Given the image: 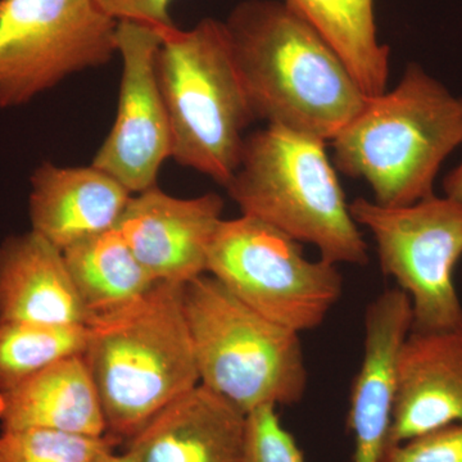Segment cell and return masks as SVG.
<instances>
[{
  "label": "cell",
  "mask_w": 462,
  "mask_h": 462,
  "mask_svg": "<svg viewBox=\"0 0 462 462\" xmlns=\"http://www.w3.org/2000/svg\"><path fill=\"white\" fill-rule=\"evenodd\" d=\"M225 26L256 120L330 143L369 100L336 50L285 0H245Z\"/></svg>",
  "instance_id": "1"
},
{
  "label": "cell",
  "mask_w": 462,
  "mask_h": 462,
  "mask_svg": "<svg viewBox=\"0 0 462 462\" xmlns=\"http://www.w3.org/2000/svg\"><path fill=\"white\" fill-rule=\"evenodd\" d=\"M330 143L336 169L364 179L374 202L412 205L436 194L440 167L462 145V97L409 63Z\"/></svg>",
  "instance_id": "2"
},
{
  "label": "cell",
  "mask_w": 462,
  "mask_h": 462,
  "mask_svg": "<svg viewBox=\"0 0 462 462\" xmlns=\"http://www.w3.org/2000/svg\"><path fill=\"white\" fill-rule=\"evenodd\" d=\"M84 357L96 382L107 434L129 442L157 413L199 385L181 285L94 316Z\"/></svg>",
  "instance_id": "3"
},
{
  "label": "cell",
  "mask_w": 462,
  "mask_h": 462,
  "mask_svg": "<svg viewBox=\"0 0 462 462\" xmlns=\"http://www.w3.org/2000/svg\"><path fill=\"white\" fill-rule=\"evenodd\" d=\"M328 142L281 125L245 138L239 165L226 185L242 215L272 225L320 258L366 264L367 243L354 220L327 151Z\"/></svg>",
  "instance_id": "4"
},
{
  "label": "cell",
  "mask_w": 462,
  "mask_h": 462,
  "mask_svg": "<svg viewBox=\"0 0 462 462\" xmlns=\"http://www.w3.org/2000/svg\"><path fill=\"white\" fill-rule=\"evenodd\" d=\"M158 85L171 129V158L226 187L256 120L223 21L158 30Z\"/></svg>",
  "instance_id": "5"
},
{
  "label": "cell",
  "mask_w": 462,
  "mask_h": 462,
  "mask_svg": "<svg viewBox=\"0 0 462 462\" xmlns=\"http://www.w3.org/2000/svg\"><path fill=\"white\" fill-rule=\"evenodd\" d=\"M182 306L199 384L245 415L302 400L309 373L300 334L258 314L209 273L182 285Z\"/></svg>",
  "instance_id": "6"
},
{
  "label": "cell",
  "mask_w": 462,
  "mask_h": 462,
  "mask_svg": "<svg viewBox=\"0 0 462 462\" xmlns=\"http://www.w3.org/2000/svg\"><path fill=\"white\" fill-rule=\"evenodd\" d=\"M207 273L258 314L298 334L320 327L343 291L337 264L309 260L302 243L245 215L218 225Z\"/></svg>",
  "instance_id": "7"
},
{
  "label": "cell",
  "mask_w": 462,
  "mask_h": 462,
  "mask_svg": "<svg viewBox=\"0 0 462 462\" xmlns=\"http://www.w3.org/2000/svg\"><path fill=\"white\" fill-rule=\"evenodd\" d=\"M349 209L358 226L372 234L382 273L410 298L412 330L460 327L454 275L462 257V200L434 194L388 207L358 197Z\"/></svg>",
  "instance_id": "8"
},
{
  "label": "cell",
  "mask_w": 462,
  "mask_h": 462,
  "mask_svg": "<svg viewBox=\"0 0 462 462\" xmlns=\"http://www.w3.org/2000/svg\"><path fill=\"white\" fill-rule=\"evenodd\" d=\"M117 29L93 0H0V108L108 63Z\"/></svg>",
  "instance_id": "9"
},
{
  "label": "cell",
  "mask_w": 462,
  "mask_h": 462,
  "mask_svg": "<svg viewBox=\"0 0 462 462\" xmlns=\"http://www.w3.org/2000/svg\"><path fill=\"white\" fill-rule=\"evenodd\" d=\"M160 32L118 23L121 57L117 115L93 163L133 194L157 185L161 167L171 158V129L156 72Z\"/></svg>",
  "instance_id": "10"
},
{
  "label": "cell",
  "mask_w": 462,
  "mask_h": 462,
  "mask_svg": "<svg viewBox=\"0 0 462 462\" xmlns=\"http://www.w3.org/2000/svg\"><path fill=\"white\" fill-rule=\"evenodd\" d=\"M223 211L218 194L178 199L154 185L133 194L116 229L154 281L182 287L207 273Z\"/></svg>",
  "instance_id": "11"
},
{
  "label": "cell",
  "mask_w": 462,
  "mask_h": 462,
  "mask_svg": "<svg viewBox=\"0 0 462 462\" xmlns=\"http://www.w3.org/2000/svg\"><path fill=\"white\" fill-rule=\"evenodd\" d=\"M412 307L400 288L387 289L365 315L364 358L349 397L354 462H380L388 446L397 396V361L412 330Z\"/></svg>",
  "instance_id": "12"
},
{
  "label": "cell",
  "mask_w": 462,
  "mask_h": 462,
  "mask_svg": "<svg viewBox=\"0 0 462 462\" xmlns=\"http://www.w3.org/2000/svg\"><path fill=\"white\" fill-rule=\"evenodd\" d=\"M462 422V325L410 331L397 361L389 445Z\"/></svg>",
  "instance_id": "13"
},
{
  "label": "cell",
  "mask_w": 462,
  "mask_h": 462,
  "mask_svg": "<svg viewBox=\"0 0 462 462\" xmlns=\"http://www.w3.org/2000/svg\"><path fill=\"white\" fill-rule=\"evenodd\" d=\"M133 193L94 165L44 162L32 176V230L60 251L117 226Z\"/></svg>",
  "instance_id": "14"
},
{
  "label": "cell",
  "mask_w": 462,
  "mask_h": 462,
  "mask_svg": "<svg viewBox=\"0 0 462 462\" xmlns=\"http://www.w3.org/2000/svg\"><path fill=\"white\" fill-rule=\"evenodd\" d=\"M127 448L136 462H245V415L199 384L157 413Z\"/></svg>",
  "instance_id": "15"
},
{
  "label": "cell",
  "mask_w": 462,
  "mask_h": 462,
  "mask_svg": "<svg viewBox=\"0 0 462 462\" xmlns=\"http://www.w3.org/2000/svg\"><path fill=\"white\" fill-rule=\"evenodd\" d=\"M90 320L60 248L32 230L0 245V322Z\"/></svg>",
  "instance_id": "16"
},
{
  "label": "cell",
  "mask_w": 462,
  "mask_h": 462,
  "mask_svg": "<svg viewBox=\"0 0 462 462\" xmlns=\"http://www.w3.org/2000/svg\"><path fill=\"white\" fill-rule=\"evenodd\" d=\"M0 425L2 430L107 434L102 401L84 355L65 358L0 391Z\"/></svg>",
  "instance_id": "17"
},
{
  "label": "cell",
  "mask_w": 462,
  "mask_h": 462,
  "mask_svg": "<svg viewBox=\"0 0 462 462\" xmlns=\"http://www.w3.org/2000/svg\"><path fill=\"white\" fill-rule=\"evenodd\" d=\"M336 50L369 98L387 90L388 45L376 30L374 0H285Z\"/></svg>",
  "instance_id": "18"
},
{
  "label": "cell",
  "mask_w": 462,
  "mask_h": 462,
  "mask_svg": "<svg viewBox=\"0 0 462 462\" xmlns=\"http://www.w3.org/2000/svg\"><path fill=\"white\" fill-rule=\"evenodd\" d=\"M63 254L91 319L129 305L157 284L116 227L76 243Z\"/></svg>",
  "instance_id": "19"
},
{
  "label": "cell",
  "mask_w": 462,
  "mask_h": 462,
  "mask_svg": "<svg viewBox=\"0 0 462 462\" xmlns=\"http://www.w3.org/2000/svg\"><path fill=\"white\" fill-rule=\"evenodd\" d=\"M89 325L0 322V391L65 358L85 355Z\"/></svg>",
  "instance_id": "20"
},
{
  "label": "cell",
  "mask_w": 462,
  "mask_h": 462,
  "mask_svg": "<svg viewBox=\"0 0 462 462\" xmlns=\"http://www.w3.org/2000/svg\"><path fill=\"white\" fill-rule=\"evenodd\" d=\"M120 440L105 436L25 428L2 430L0 462H106Z\"/></svg>",
  "instance_id": "21"
},
{
  "label": "cell",
  "mask_w": 462,
  "mask_h": 462,
  "mask_svg": "<svg viewBox=\"0 0 462 462\" xmlns=\"http://www.w3.org/2000/svg\"><path fill=\"white\" fill-rule=\"evenodd\" d=\"M276 406L245 415V462H305L297 440L284 427Z\"/></svg>",
  "instance_id": "22"
},
{
  "label": "cell",
  "mask_w": 462,
  "mask_h": 462,
  "mask_svg": "<svg viewBox=\"0 0 462 462\" xmlns=\"http://www.w3.org/2000/svg\"><path fill=\"white\" fill-rule=\"evenodd\" d=\"M380 462H462V422L389 445Z\"/></svg>",
  "instance_id": "23"
},
{
  "label": "cell",
  "mask_w": 462,
  "mask_h": 462,
  "mask_svg": "<svg viewBox=\"0 0 462 462\" xmlns=\"http://www.w3.org/2000/svg\"><path fill=\"white\" fill-rule=\"evenodd\" d=\"M100 11L117 23H133L166 30L175 26L170 16L173 0H93Z\"/></svg>",
  "instance_id": "24"
},
{
  "label": "cell",
  "mask_w": 462,
  "mask_h": 462,
  "mask_svg": "<svg viewBox=\"0 0 462 462\" xmlns=\"http://www.w3.org/2000/svg\"><path fill=\"white\" fill-rule=\"evenodd\" d=\"M445 196L462 200V161L443 179Z\"/></svg>",
  "instance_id": "25"
},
{
  "label": "cell",
  "mask_w": 462,
  "mask_h": 462,
  "mask_svg": "<svg viewBox=\"0 0 462 462\" xmlns=\"http://www.w3.org/2000/svg\"><path fill=\"white\" fill-rule=\"evenodd\" d=\"M106 462H136L135 456L129 448L124 452V454H115L112 457H109Z\"/></svg>",
  "instance_id": "26"
}]
</instances>
